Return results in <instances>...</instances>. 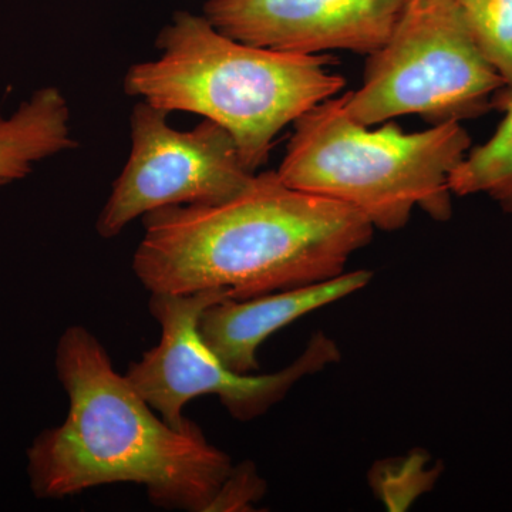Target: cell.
Segmentation results:
<instances>
[{
	"label": "cell",
	"instance_id": "cell-1",
	"mask_svg": "<svg viewBox=\"0 0 512 512\" xmlns=\"http://www.w3.org/2000/svg\"><path fill=\"white\" fill-rule=\"evenodd\" d=\"M143 227L133 271L147 291L224 289L238 301L342 275L375 231L355 208L293 190L276 171L218 204L148 212Z\"/></svg>",
	"mask_w": 512,
	"mask_h": 512
},
{
	"label": "cell",
	"instance_id": "cell-2",
	"mask_svg": "<svg viewBox=\"0 0 512 512\" xmlns=\"http://www.w3.org/2000/svg\"><path fill=\"white\" fill-rule=\"evenodd\" d=\"M56 372L69 413L29 447L30 487L37 498L128 483L143 485L156 507L212 511L237 467L197 424L175 429L156 416L83 326H70L60 336Z\"/></svg>",
	"mask_w": 512,
	"mask_h": 512
},
{
	"label": "cell",
	"instance_id": "cell-3",
	"mask_svg": "<svg viewBox=\"0 0 512 512\" xmlns=\"http://www.w3.org/2000/svg\"><path fill=\"white\" fill-rule=\"evenodd\" d=\"M157 46L158 59L128 69V96L220 124L251 173L266 163L282 128L345 87L342 76L329 72L328 55L247 45L188 12L175 13Z\"/></svg>",
	"mask_w": 512,
	"mask_h": 512
},
{
	"label": "cell",
	"instance_id": "cell-4",
	"mask_svg": "<svg viewBox=\"0 0 512 512\" xmlns=\"http://www.w3.org/2000/svg\"><path fill=\"white\" fill-rule=\"evenodd\" d=\"M293 128L276 171L293 190L343 202L382 231L402 229L416 207L436 221L451 217L448 181L471 147L460 121L372 131L350 119L342 96L316 104Z\"/></svg>",
	"mask_w": 512,
	"mask_h": 512
},
{
	"label": "cell",
	"instance_id": "cell-5",
	"mask_svg": "<svg viewBox=\"0 0 512 512\" xmlns=\"http://www.w3.org/2000/svg\"><path fill=\"white\" fill-rule=\"evenodd\" d=\"M504 87L457 0H407L389 39L367 56L362 86L343 101L362 126L406 114L437 126L484 116Z\"/></svg>",
	"mask_w": 512,
	"mask_h": 512
},
{
	"label": "cell",
	"instance_id": "cell-6",
	"mask_svg": "<svg viewBox=\"0 0 512 512\" xmlns=\"http://www.w3.org/2000/svg\"><path fill=\"white\" fill-rule=\"evenodd\" d=\"M224 289L192 293H151L150 312L160 323L157 346L131 363L126 377L161 419L185 429V404L214 394L234 419L254 420L281 402L305 376L339 362L338 345L323 333L313 336L291 365L272 375H238L222 365L198 333L201 313L224 301ZM231 299V298H229Z\"/></svg>",
	"mask_w": 512,
	"mask_h": 512
},
{
	"label": "cell",
	"instance_id": "cell-7",
	"mask_svg": "<svg viewBox=\"0 0 512 512\" xmlns=\"http://www.w3.org/2000/svg\"><path fill=\"white\" fill-rule=\"evenodd\" d=\"M165 110L138 101L131 113V150L97 220L114 238L138 217L171 205H211L244 190L255 173L245 167L228 130L204 119L188 131L168 124Z\"/></svg>",
	"mask_w": 512,
	"mask_h": 512
},
{
	"label": "cell",
	"instance_id": "cell-8",
	"mask_svg": "<svg viewBox=\"0 0 512 512\" xmlns=\"http://www.w3.org/2000/svg\"><path fill=\"white\" fill-rule=\"evenodd\" d=\"M407 0H208L205 18L221 33L276 52L369 56L389 39Z\"/></svg>",
	"mask_w": 512,
	"mask_h": 512
},
{
	"label": "cell",
	"instance_id": "cell-9",
	"mask_svg": "<svg viewBox=\"0 0 512 512\" xmlns=\"http://www.w3.org/2000/svg\"><path fill=\"white\" fill-rule=\"evenodd\" d=\"M372 278L369 271L343 272L328 281L244 301L224 299L201 313L198 333L228 370L238 375H254L259 369L256 350L272 333L365 288Z\"/></svg>",
	"mask_w": 512,
	"mask_h": 512
},
{
	"label": "cell",
	"instance_id": "cell-10",
	"mask_svg": "<svg viewBox=\"0 0 512 512\" xmlns=\"http://www.w3.org/2000/svg\"><path fill=\"white\" fill-rule=\"evenodd\" d=\"M76 147L66 97L56 87H43L10 119L0 117V180H22L33 164Z\"/></svg>",
	"mask_w": 512,
	"mask_h": 512
},
{
	"label": "cell",
	"instance_id": "cell-11",
	"mask_svg": "<svg viewBox=\"0 0 512 512\" xmlns=\"http://www.w3.org/2000/svg\"><path fill=\"white\" fill-rule=\"evenodd\" d=\"M493 109L504 111L503 121L487 143L468 151L448 187L458 197L483 192L512 214V90L495 94Z\"/></svg>",
	"mask_w": 512,
	"mask_h": 512
},
{
	"label": "cell",
	"instance_id": "cell-12",
	"mask_svg": "<svg viewBox=\"0 0 512 512\" xmlns=\"http://www.w3.org/2000/svg\"><path fill=\"white\" fill-rule=\"evenodd\" d=\"M478 46L512 90V0H457Z\"/></svg>",
	"mask_w": 512,
	"mask_h": 512
},
{
	"label": "cell",
	"instance_id": "cell-13",
	"mask_svg": "<svg viewBox=\"0 0 512 512\" xmlns=\"http://www.w3.org/2000/svg\"><path fill=\"white\" fill-rule=\"evenodd\" d=\"M264 490L265 483L255 473L252 464L239 466L235 468L212 511L249 510L251 504L262 497Z\"/></svg>",
	"mask_w": 512,
	"mask_h": 512
},
{
	"label": "cell",
	"instance_id": "cell-14",
	"mask_svg": "<svg viewBox=\"0 0 512 512\" xmlns=\"http://www.w3.org/2000/svg\"><path fill=\"white\" fill-rule=\"evenodd\" d=\"M6 184H8V183H6V181L0 180V188H2L3 185H6Z\"/></svg>",
	"mask_w": 512,
	"mask_h": 512
}]
</instances>
